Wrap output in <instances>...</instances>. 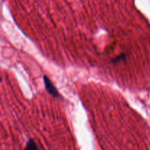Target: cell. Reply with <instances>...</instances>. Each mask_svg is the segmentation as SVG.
Here are the masks:
<instances>
[{"label":"cell","mask_w":150,"mask_h":150,"mask_svg":"<svg viewBox=\"0 0 150 150\" xmlns=\"http://www.w3.org/2000/svg\"><path fill=\"white\" fill-rule=\"evenodd\" d=\"M23 150H41L40 148L38 146V144L35 142L34 139H30L29 142L26 144V146H25Z\"/></svg>","instance_id":"obj_2"},{"label":"cell","mask_w":150,"mask_h":150,"mask_svg":"<svg viewBox=\"0 0 150 150\" xmlns=\"http://www.w3.org/2000/svg\"><path fill=\"white\" fill-rule=\"evenodd\" d=\"M125 59H126V54H120V55L117 56V57H116V58H114L112 61H113V62L117 63V62H120V61H122V60H125Z\"/></svg>","instance_id":"obj_3"},{"label":"cell","mask_w":150,"mask_h":150,"mask_svg":"<svg viewBox=\"0 0 150 150\" xmlns=\"http://www.w3.org/2000/svg\"><path fill=\"white\" fill-rule=\"evenodd\" d=\"M43 81H44V85H45V87L46 91L48 92V93L49 95H51V96L54 97V98H60L62 99V96L59 95V92H58L57 88L55 87V86L54 85V83H52L51 80H50L49 78L47 76H43Z\"/></svg>","instance_id":"obj_1"}]
</instances>
